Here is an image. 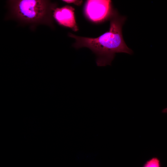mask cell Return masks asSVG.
Returning a JSON list of instances; mask_svg holds the SVG:
<instances>
[{
	"label": "cell",
	"mask_w": 167,
	"mask_h": 167,
	"mask_svg": "<svg viewBox=\"0 0 167 167\" xmlns=\"http://www.w3.org/2000/svg\"><path fill=\"white\" fill-rule=\"evenodd\" d=\"M126 17L120 15L113 10L109 19V31L96 38L78 36L71 33L68 36L75 40L73 46L76 49L86 47L90 49L96 56L97 66L110 65L117 53L131 54L132 50L126 44L123 37L122 27Z\"/></svg>",
	"instance_id": "6da1fadb"
},
{
	"label": "cell",
	"mask_w": 167,
	"mask_h": 167,
	"mask_svg": "<svg viewBox=\"0 0 167 167\" xmlns=\"http://www.w3.org/2000/svg\"><path fill=\"white\" fill-rule=\"evenodd\" d=\"M7 2L11 16L19 21L53 26L55 3L45 0H9Z\"/></svg>",
	"instance_id": "7a4b0ae2"
},
{
	"label": "cell",
	"mask_w": 167,
	"mask_h": 167,
	"mask_svg": "<svg viewBox=\"0 0 167 167\" xmlns=\"http://www.w3.org/2000/svg\"><path fill=\"white\" fill-rule=\"evenodd\" d=\"M113 10L110 0H87L84 7L86 16L94 22H100L109 19Z\"/></svg>",
	"instance_id": "3957f363"
},
{
	"label": "cell",
	"mask_w": 167,
	"mask_h": 167,
	"mask_svg": "<svg viewBox=\"0 0 167 167\" xmlns=\"http://www.w3.org/2000/svg\"><path fill=\"white\" fill-rule=\"evenodd\" d=\"M75 10L74 8L68 5L56 7L53 11V16L60 25L76 32L79 28L75 19Z\"/></svg>",
	"instance_id": "277c9868"
},
{
	"label": "cell",
	"mask_w": 167,
	"mask_h": 167,
	"mask_svg": "<svg viewBox=\"0 0 167 167\" xmlns=\"http://www.w3.org/2000/svg\"><path fill=\"white\" fill-rule=\"evenodd\" d=\"M143 167H161L160 163L158 159L154 158L148 161Z\"/></svg>",
	"instance_id": "5b68a950"
},
{
	"label": "cell",
	"mask_w": 167,
	"mask_h": 167,
	"mask_svg": "<svg viewBox=\"0 0 167 167\" xmlns=\"http://www.w3.org/2000/svg\"><path fill=\"white\" fill-rule=\"evenodd\" d=\"M64 2L69 4H73L75 5L79 6L82 4L83 1L78 0H63Z\"/></svg>",
	"instance_id": "8992f818"
}]
</instances>
